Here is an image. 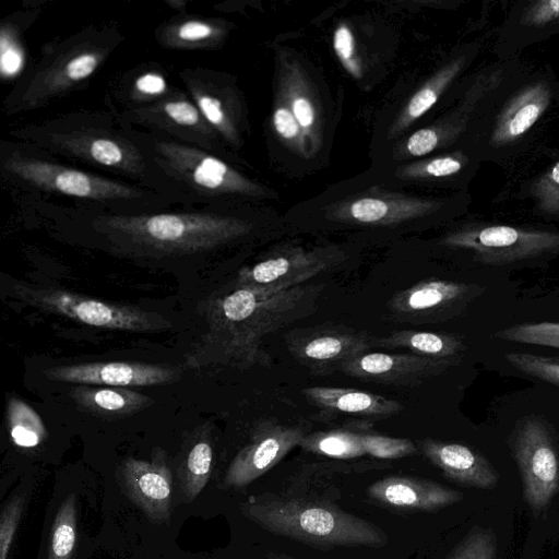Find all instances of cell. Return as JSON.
Returning <instances> with one entry per match:
<instances>
[{
	"instance_id": "1",
	"label": "cell",
	"mask_w": 559,
	"mask_h": 559,
	"mask_svg": "<svg viewBox=\"0 0 559 559\" xmlns=\"http://www.w3.org/2000/svg\"><path fill=\"white\" fill-rule=\"evenodd\" d=\"M23 213L58 231L79 235L112 252L138 258L205 254L254 235L266 216L260 205L185 207L122 214L27 195L12 197Z\"/></svg>"
},
{
	"instance_id": "2",
	"label": "cell",
	"mask_w": 559,
	"mask_h": 559,
	"mask_svg": "<svg viewBox=\"0 0 559 559\" xmlns=\"http://www.w3.org/2000/svg\"><path fill=\"white\" fill-rule=\"evenodd\" d=\"M559 114V78L549 63L521 60L480 100L455 148L510 170L542 146Z\"/></svg>"
},
{
	"instance_id": "3",
	"label": "cell",
	"mask_w": 559,
	"mask_h": 559,
	"mask_svg": "<svg viewBox=\"0 0 559 559\" xmlns=\"http://www.w3.org/2000/svg\"><path fill=\"white\" fill-rule=\"evenodd\" d=\"M8 134L66 163L153 190L183 206L130 127L109 109L72 110L12 127Z\"/></svg>"
},
{
	"instance_id": "4",
	"label": "cell",
	"mask_w": 559,
	"mask_h": 559,
	"mask_svg": "<svg viewBox=\"0 0 559 559\" xmlns=\"http://www.w3.org/2000/svg\"><path fill=\"white\" fill-rule=\"evenodd\" d=\"M0 178L11 197L27 195L110 213L180 206L158 192L74 166L14 140L0 143Z\"/></svg>"
},
{
	"instance_id": "5",
	"label": "cell",
	"mask_w": 559,
	"mask_h": 559,
	"mask_svg": "<svg viewBox=\"0 0 559 559\" xmlns=\"http://www.w3.org/2000/svg\"><path fill=\"white\" fill-rule=\"evenodd\" d=\"M471 203L467 192L415 194L364 174L297 204L290 213L324 227L399 229L451 221L466 213Z\"/></svg>"
},
{
	"instance_id": "6",
	"label": "cell",
	"mask_w": 559,
	"mask_h": 559,
	"mask_svg": "<svg viewBox=\"0 0 559 559\" xmlns=\"http://www.w3.org/2000/svg\"><path fill=\"white\" fill-rule=\"evenodd\" d=\"M129 127L185 207L263 205L277 199L276 191L249 177L238 164L167 135Z\"/></svg>"
},
{
	"instance_id": "7",
	"label": "cell",
	"mask_w": 559,
	"mask_h": 559,
	"mask_svg": "<svg viewBox=\"0 0 559 559\" xmlns=\"http://www.w3.org/2000/svg\"><path fill=\"white\" fill-rule=\"evenodd\" d=\"M123 39L117 26L93 24L46 44L3 98V112L38 110L85 86Z\"/></svg>"
},
{
	"instance_id": "8",
	"label": "cell",
	"mask_w": 559,
	"mask_h": 559,
	"mask_svg": "<svg viewBox=\"0 0 559 559\" xmlns=\"http://www.w3.org/2000/svg\"><path fill=\"white\" fill-rule=\"evenodd\" d=\"M324 288V283H310L263 293L238 286L213 304L214 334L238 365L270 366L261 338L316 312Z\"/></svg>"
},
{
	"instance_id": "9",
	"label": "cell",
	"mask_w": 559,
	"mask_h": 559,
	"mask_svg": "<svg viewBox=\"0 0 559 559\" xmlns=\"http://www.w3.org/2000/svg\"><path fill=\"white\" fill-rule=\"evenodd\" d=\"M242 514L262 528L318 547H382L386 534L376 524L336 506L274 495L251 496Z\"/></svg>"
},
{
	"instance_id": "10",
	"label": "cell",
	"mask_w": 559,
	"mask_h": 559,
	"mask_svg": "<svg viewBox=\"0 0 559 559\" xmlns=\"http://www.w3.org/2000/svg\"><path fill=\"white\" fill-rule=\"evenodd\" d=\"M437 243L485 264L504 265L558 253L559 230L471 219L453 226Z\"/></svg>"
},
{
	"instance_id": "11",
	"label": "cell",
	"mask_w": 559,
	"mask_h": 559,
	"mask_svg": "<svg viewBox=\"0 0 559 559\" xmlns=\"http://www.w3.org/2000/svg\"><path fill=\"white\" fill-rule=\"evenodd\" d=\"M186 93L206 122L235 155L243 146L249 131L245 97L236 80L228 73L190 67L178 71Z\"/></svg>"
},
{
	"instance_id": "12",
	"label": "cell",
	"mask_w": 559,
	"mask_h": 559,
	"mask_svg": "<svg viewBox=\"0 0 559 559\" xmlns=\"http://www.w3.org/2000/svg\"><path fill=\"white\" fill-rule=\"evenodd\" d=\"M114 114L126 124L160 133L204 148L235 164H243L239 156L224 145L186 91L177 86L156 102Z\"/></svg>"
},
{
	"instance_id": "13",
	"label": "cell",
	"mask_w": 559,
	"mask_h": 559,
	"mask_svg": "<svg viewBox=\"0 0 559 559\" xmlns=\"http://www.w3.org/2000/svg\"><path fill=\"white\" fill-rule=\"evenodd\" d=\"M15 292L37 309L97 328L144 332L166 326L165 319L154 312L108 304L63 289L16 285Z\"/></svg>"
},
{
	"instance_id": "14",
	"label": "cell",
	"mask_w": 559,
	"mask_h": 559,
	"mask_svg": "<svg viewBox=\"0 0 559 559\" xmlns=\"http://www.w3.org/2000/svg\"><path fill=\"white\" fill-rule=\"evenodd\" d=\"M481 162L463 148L399 164H376L365 174L393 189L420 187L448 193L467 192Z\"/></svg>"
},
{
	"instance_id": "15",
	"label": "cell",
	"mask_w": 559,
	"mask_h": 559,
	"mask_svg": "<svg viewBox=\"0 0 559 559\" xmlns=\"http://www.w3.org/2000/svg\"><path fill=\"white\" fill-rule=\"evenodd\" d=\"M344 252L336 246L306 249L287 245L239 271L238 286L263 293H277L302 284L340 263Z\"/></svg>"
},
{
	"instance_id": "16",
	"label": "cell",
	"mask_w": 559,
	"mask_h": 559,
	"mask_svg": "<svg viewBox=\"0 0 559 559\" xmlns=\"http://www.w3.org/2000/svg\"><path fill=\"white\" fill-rule=\"evenodd\" d=\"M290 355L317 374H331L341 366L373 346L365 332L338 324L296 329L285 336Z\"/></svg>"
},
{
	"instance_id": "17",
	"label": "cell",
	"mask_w": 559,
	"mask_h": 559,
	"mask_svg": "<svg viewBox=\"0 0 559 559\" xmlns=\"http://www.w3.org/2000/svg\"><path fill=\"white\" fill-rule=\"evenodd\" d=\"M540 146L510 170L496 202L524 206L535 216L559 222V157L547 148L544 163Z\"/></svg>"
},
{
	"instance_id": "18",
	"label": "cell",
	"mask_w": 559,
	"mask_h": 559,
	"mask_svg": "<svg viewBox=\"0 0 559 559\" xmlns=\"http://www.w3.org/2000/svg\"><path fill=\"white\" fill-rule=\"evenodd\" d=\"M483 40L456 47L437 71L406 100L391 122L385 141L390 145L407 129L425 116L442 98L449 96L456 85L472 71V66L481 53Z\"/></svg>"
},
{
	"instance_id": "19",
	"label": "cell",
	"mask_w": 559,
	"mask_h": 559,
	"mask_svg": "<svg viewBox=\"0 0 559 559\" xmlns=\"http://www.w3.org/2000/svg\"><path fill=\"white\" fill-rule=\"evenodd\" d=\"M524 493L528 504L544 508L559 488V461L546 427L538 420H526L514 442Z\"/></svg>"
},
{
	"instance_id": "20",
	"label": "cell",
	"mask_w": 559,
	"mask_h": 559,
	"mask_svg": "<svg viewBox=\"0 0 559 559\" xmlns=\"http://www.w3.org/2000/svg\"><path fill=\"white\" fill-rule=\"evenodd\" d=\"M555 35H559V0L515 1L496 29L491 52L497 60H508Z\"/></svg>"
},
{
	"instance_id": "21",
	"label": "cell",
	"mask_w": 559,
	"mask_h": 559,
	"mask_svg": "<svg viewBox=\"0 0 559 559\" xmlns=\"http://www.w3.org/2000/svg\"><path fill=\"white\" fill-rule=\"evenodd\" d=\"M306 432L300 427L286 426L274 420L260 424L230 462L224 481L228 487L242 488L265 474L284 456L299 445Z\"/></svg>"
},
{
	"instance_id": "22",
	"label": "cell",
	"mask_w": 559,
	"mask_h": 559,
	"mask_svg": "<svg viewBox=\"0 0 559 559\" xmlns=\"http://www.w3.org/2000/svg\"><path fill=\"white\" fill-rule=\"evenodd\" d=\"M457 362V358L436 359L413 353H365L344 362L340 371L367 382L417 386Z\"/></svg>"
},
{
	"instance_id": "23",
	"label": "cell",
	"mask_w": 559,
	"mask_h": 559,
	"mask_svg": "<svg viewBox=\"0 0 559 559\" xmlns=\"http://www.w3.org/2000/svg\"><path fill=\"white\" fill-rule=\"evenodd\" d=\"M58 382L117 388L152 386L177 381L179 371L160 365L108 361L58 366L44 370Z\"/></svg>"
},
{
	"instance_id": "24",
	"label": "cell",
	"mask_w": 559,
	"mask_h": 559,
	"mask_svg": "<svg viewBox=\"0 0 559 559\" xmlns=\"http://www.w3.org/2000/svg\"><path fill=\"white\" fill-rule=\"evenodd\" d=\"M277 92L287 102L298 120L312 156L324 143L325 118L319 96L300 61L287 52H280Z\"/></svg>"
},
{
	"instance_id": "25",
	"label": "cell",
	"mask_w": 559,
	"mask_h": 559,
	"mask_svg": "<svg viewBox=\"0 0 559 559\" xmlns=\"http://www.w3.org/2000/svg\"><path fill=\"white\" fill-rule=\"evenodd\" d=\"M122 479L130 499L156 523L170 515L173 476L166 455L156 449L152 460L128 459L123 462Z\"/></svg>"
},
{
	"instance_id": "26",
	"label": "cell",
	"mask_w": 559,
	"mask_h": 559,
	"mask_svg": "<svg viewBox=\"0 0 559 559\" xmlns=\"http://www.w3.org/2000/svg\"><path fill=\"white\" fill-rule=\"evenodd\" d=\"M468 289L464 283L425 280L394 294L388 306L397 321L414 324L433 322L457 305Z\"/></svg>"
},
{
	"instance_id": "27",
	"label": "cell",
	"mask_w": 559,
	"mask_h": 559,
	"mask_svg": "<svg viewBox=\"0 0 559 559\" xmlns=\"http://www.w3.org/2000/svg\"><path fill=\"white\" fill-rule=\"evenodd\" d=\"M368 496L378 503L416 511H436L462 499V495L429 479L412 476H389L371 484Z\"/></svg>"
},
{
	"instance_id": "28",
	"label": "cell",
	"mask_w": 559,
	"mask_h": 559,
	"mask_svg": "<svg viewBox=\"0 0 559 559\" xmlns=\"http://www.w3.org/2000/svg\"><path fill=\"white\" fill-rule=\"evenodd\" d=\"M175 87L159 63L145 62L112 76L105 93V102L109 110L118 112L156 102Z\"/></svg>"
},
{
	"instance_id": "29",
	"label": "cell",
	"mask_w": 559,
	"mask_h": 559,
	"mask_svg": "<svg viewBox=\"0 0 559 559\" xmlns=\"http://www.w3.org/2000/svg\"><path fill=\"white\" fill-rule=\"evenodd\" d=\"M421 453L450 479L478 488H489L499 478L491 464L466 445L425 438Z\"/></svg>"
},
{
	"instance_id": "30",
	"label": "cell",
	"mask_w": 559,
	"mask_h": 559,
	"mask_svg": "<svg viewBox=\"0 0 559 559\" xmlns=\"http://www.w3.org/2000/svg\"><path fill=\"white\" fill-rule=\"evenodd\" d=\"M231 24L217 17L181 13L157 25L156 41L177 50H216L227 40Z\"/></svg>"
},
{
	"instance_id": "31",
	"label": "cell",
	"mask_w": 559,
	"mask_h": 559,
	"mask_svg": "<svg viewBox=\"0 0 559 559\" xmlns=\"http://www.w3.org/2000/svg\"><path fill=\"white\" fill-rule=\"evenodd\" d=\"M302 393L311 404L326 413L386 418L403 409L397 401L353 388L308 386Z\"/></svg>"
},
{
	"instance_id": "32",
	"label": "cell",
	"mask_w": 559,
	"mask_h": 559,
	"mask_svg": "<svg viewBox=\"0 0 559 559\" xmlns=\"http://www.w3.org/2000/svg\"><path fill=\"white\" fill-rule=\"evenodd\" d=\"M69 394L82 411L105 418L130 416L153 403L150 396L128 388L79 384Z\"/></svg>"
},
{
	"instance_id": "33",
	"label": "cell",
	"mask_w": 559,
	"mask_h": 559,
	"mask_svg": "<svg viewBox=\"0 0 559 559\" xmlns=\"http://www.w3.org/2000/svg\"><path fill=\"white\" fill-rule=\"evenodd\" d=\"M43 11L41 3H34L5 16L0 23V72L2 80L13 79L25 71L26 51L23 33Z\"/></svg>"
},
{
	"instance_id": "34",
	"label": "cell",
	"mask_w": 559,
	"mask_h": 559,
	"mask_svg": "<svg viewBox=\"0 0 559 559\" xmlns=\"http://www.w3.org/2000/svg\"><path fill=\"white\" fill-rule=\"evenodd\" d=\"M377 346L385 348H407L411 353L429 358L444 359L465 349L463 341L452 334L417 330H401L374 341Z\"/></svg>"
},
{
	"instance_id": "35",
	"label": "cell",
	"mask_w": 559,
	"mask_h": 559,
	"mask_svg": "<svg viewBox=\"0 0 559 559\" xmlns=\"http://www.w3.org/2000/svg\"><path fill=\"white\" fill-rule=\"evenodd\" d=\"M300 448L333 459H354L366 454L358 429L340 428L306 435Z\"/></svg>"
},
{
	"instance_id": "36",
	"label": "cell",
	"mask_w": 559,
	"mask_h": 559,
	"mask_svg": "<svg viewBox=\"0 0 559 559\" xmlns=\"http://www.w3.org/2000/svg\"><path fill=\"white\" fill-rule=\"evenodd\" d=\"M7 418L14 444L34 448L41 443L47 430L39 415L25 402L11 396L7 403Z\"/></svg>"
},
{
	"instance_id": "37",
	"label": "cell",
	"mask_w": 559,
	"mask_h": 559,
	"mask_svg": "<svg viewBox=\"0 0 559 559\" xmlns=\"http://www.w3.org/2000/svg\"><path fill=\"white\" fill-rule=\"evenodd\" d=\"M213 450L206 440L195 442L180 471L181 489L188 500H194L205 487L212 469Z\"/></svg>"
},
{
	"instance_id": "38",
	"label": "cell",
	"mask_w": 559,
	"mask_h": 559,
	"mask_svg": "<svg viewBox=\"0 0 559 559\" xmlns=\"http://www.w3.org/2000/svg\"><path fill=\"white\" fill-rule=\"evenodd\" d=\"M76 501L69 495L59 507L51 526L48 559H71L76 540Z\"/></svg>"
},
{
	"instance_id": "39",
	"label": "cell",
	"mask_w": 559,
	"mask_h": 559,
	"mask_svg": "<svg viewBox=\"0 0 559 559\" xmlns=\"http://www.w3.org/2000/svg\"><path fill=\"white\" fill-rule=\"evenodd\" d=\"M272 126L277 138L286 147L304 158L313 157L308 140L289 108L287 102L277 92L272 111Z\"/></svg>"
},
{
	"instance_id": "40",
	"label": "cell",
	"mask_w": 559,
	"mask_h": 559,
	"mask_svg": "<svg viewBox=\"0 0 559 559\" xmlns=\"http://www.w3.org/2000/svg\"><path fill=\"white\" fill-rule=\"evenodd\" d=\"M495 336L516 343L559 348V322L516 324L497 332Z\"/></svg>"
},
{
	"instance_id": "41",
	"label": "cell",
	"mask_w": 559,
	"mask_h": 559,
	"mask_svg": "<svg viewBox=\"0 0 559 559\" xmlns=\"http://www.w3.org/2000/svg\"><path fill=\"white\" fill-rule=\"evenodd\" d=\"M366 454L377 459H401L418 453L417 447L405 438H393L358 428Z\"/></svg>"
},
{
	"instance_id": "42",
	"label": "cell",
	"mask_w": 559,
	"mask_h": 559,
	"mask_svg": "<svg viewBox=\"0 0 559 559\" xmlns=\"http://www.w3.org/2000/svg\"><path fill=\"white\" fill-rule=\"evenodd\" d=\"M504 358L516 370L559 385V358L546 357L530 353H508Z\"/></svg>"
},
{
	"instance_id": "43",
	"label": "cell",
	"mask_w": 559,
	"mask_h": 559,
	"mask_svg": "<svg viewBox=\"0 0 559 559\" xmlns=\"http://www.w3.org/2000/svg\"><path fill=\"white\" fill-rule=\"evenodd\" d=\"M333 48L344 69L355 79L362 76V69L356 52V41L350 27L341 23L333 35Z\"/></svg>"
},
{
	"instance_id": "44",
	"label": "cell",
	"mask_w": 559,
	"mask_h": 559,
	"mask_svg": "<svg viewBox=\"0 0 559 559\" xmlns=\"http://www.w3.org/2000/svg\"><path fill=\"white\" fill-rule=\"evenodd\" d=\"M496 543L492 534L476 531L467 535L447 559H493Z\"/></svg>"
},
{
	"instance_id": "45",
	"label": "cell",
	"mask_w": 559,
	"mask_h": 559,
	"mask_svg": "<svg viewBox=\"0 0 559 559\" xmlns=\"http://www.w3.org/2000/svg\"><path fill=\"white\" fill-rule=\"evenodd\" d=\"M23 509V500L14 497L2 510L0 519V559H8Z\"/></svg>"
},
{
	"instance_id": "46",
	"label": "cell",
	"mask_w": 559,
	"mask_h": 559,
	"mask_svg": "<svg viewBox=\"0 0 559 559\" xmlns=\"http://www.w3.org/2000/svg\"><path fill=\"white\" fill-rule=\"evenodd\" d=\"M167 5H169L171 9H176L179 11V14L186 13L188 0H166L165 1Z\"/></svg>"
}]
</instances>
